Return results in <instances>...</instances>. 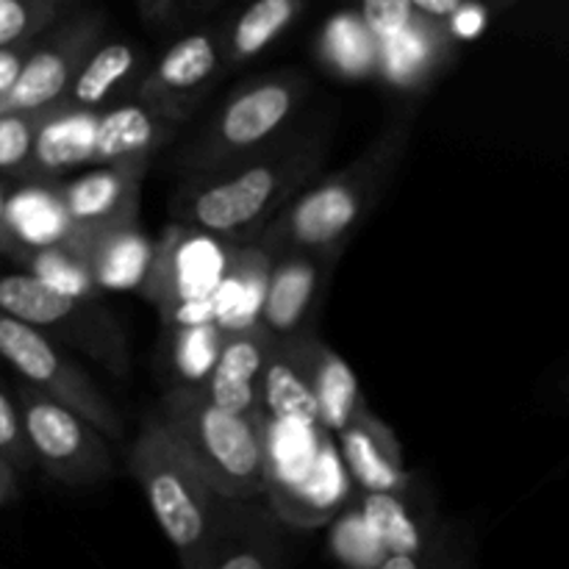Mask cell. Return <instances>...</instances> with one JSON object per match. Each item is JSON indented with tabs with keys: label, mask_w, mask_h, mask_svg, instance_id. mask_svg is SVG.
Instances as JSON below:
<instances>
[{
	"label": "cell",
	"mask_w": 569,
	"mask_h": 569,
	"mask_svg": "<svg viewBox=\"0 0 569 569\" xmlns=\"http://www.w3.org/2000/svg\"><path fill=\"white\" fill-rule=\"evenodd\" d=\"M326 128H292L261 153L209 176L183 178L170 200L176 226L250 244L317 181Z\"/></svg>",
	"instance_id": "cell-1"
},
{
	"label": "cell",
	"mask_w": 569,
	"mask_h": 569,
	"mask_svg": "<svg viewBox=\"0 0 569 569\" xmlns=\"http://www.w3.org/2000/svg\"><path fill=\"white\" fill-rule=\"evenodd\" d=\"M411 131L415 109L395 114L378 139H372L353 161L311 183L250 244L270 253L272 259L283 253L342 256L353 233L378 209L383 192L392 183Z\"/></svg>",
	"instance_id": "cell-2"
},
{
	"label": "cell",
	"mask_w": 569,
	"mask_h": 569,
	"mask_svg": "<svg viewBox=\"0 0 569 569\" xmlns=\"http://www.w3.org/2000/svg\"><path fill=\"white\" fill-rule=\"evenodd\" d=\"M194 461L206 481L228 500H264L270 492L267 415H233L203 389H164L153 411Z\"/></svg>",
	"instance_id": "cell-3"
},
{
	"label": "cell",
	"mask_w": 569,
	"mask_h": 569,
	"mask_svg": "<svg viewBox=\"0 0 569 569\" xmlns=\"http://www.w3.org/2000/svg\"><path fill=\"white\" fill-rule=\"evenodd\" d=\"M128 472L142 489L181 569H203L214 539L222 495L183 453L164 422L144 417L128 450Z\"/></svg>",
	"instance_id": "cell-4"
},
{
	"label": "cell",
	"mask_w": 569,
	"mask_h": 569,
	"mask_svg": "<svg viewBox=\"0 0 569 569\" xmlns=\"http://www.w3.org/2000/svg\"><path fill=\"white\" fill-rule=\"evenodd\" d=\"M309 92L311 81L298 70L244 83L176 150L170 167L183 181L261 153L292 131L295 114Z\"/></svg>",
	"instance_id": "cell-5"
},
{
	"label": "cell",
	"mask_w": 569,
	"mask_h": 569,
	"mask_svg": "<svg viewBox=\"0 0 569 569\" xmlns=\"http://www.w3.org/2000/svg\"><path fill=\"white\" fill-rule=\"evenodd\" d=\"M0 315L89 356L114 378L131 372L126 331L103 303L59 292L26 270H0Z\"/></svg>",
	"instance_id": "cell-6"
},
{
	"label": "cell",
	"mask_w": 569,
	"mask_h": 569,
	"mask_svg": "<svg viewBox=\"0 0 569 569\" xmlns=\"http://www.w3.org/2000/svg\"><path fill=\"white\" fill-rule=\"evenodd\" d=\"M239 242L187 226L164 228L142 298L159 309L161 326H211L217 295L226 283ZM217 326V322H214Z\"/></svg>",
	"instance_id": "cell-7"
},
{
	"label": "cell",
	"mask_w": 569,
	"mask_h": 569,
	"mask_svg": "<svg viewBox=\"0 0 569 569\" xmlns=\"http://www.w3.org/2000/svg\"><path fill=\"white\" fill-rule=\"evenodd\" d=\"M17 409L33 461L67 487H94L117 472L111 439L48 395L17 381Z\"/></svg>",
	"instance_id": "cell-8"
},
{
	"label": "cell",
	"mask_w": 569,
	"mask_h": 569,
	"mask_svg": "<svg viewBox=\"0 0 569 569\" xmlns=\"http://www.w3.org/2000/svg\"><path fill=\"white\" fill-rule=\"evenodd\" d=\"M0 359L22 383L81 415L111 442L126 439V420L120 411L59 342L0 315Z\"/></svg>",
	"instance_id": "cell-9"
},
{
	"label": "cell",
	"mask_w": 569,
	"mask_h": 569,
	"mask_svg": "<svg viewBox=\"0 0 569 569\" xmlns=\"http://www.w3.org/2000/svg\"><path fill=\"white\" fill-rule=\"evenodd\" d=\"M109 14L100 9L76 11L50 28L42 39H37L28 56L17 87L6 94V106L11 111L33 114L59 106L76 83L78 72L89 61V56L106 42Z\"/></svg>",
	"instance_id": "cell-10"
},
{
	"label": "cell",
	"mask_w": 569,
	"mask_h": 569,
	"mask_svg": "<svg viewBox=\"0 0 569 569\" xmlns=\"http://www.w3.org/2000/svg\"><path fill=\"white\" fill-rule=\"evenodd\" d=\"M222 70H228L222 26L183 33L148 67L133 100L183 128L209 98Z\"/></svg>",
	"instance_id": "cell-11"
},
{
	"label": "cell",
	"mask_w": 569,
	"mask_h": 569,
	"mask_svg": "<svg viewBox=\"0 0 569 569\" xmlns=\"http://www.w3.org/2000/svg\"><path fill=\"white\" fill-rule=\"evenodd\" d=\"M61 242L87 264L94 287L106 292H142L156 259V242L139 220L109 226H70Z\"/></svg>",
	"instance_id": "cell-12"
},
{
	"label": "cell",
	"mask_w": 569,
	"mask_h": 569,
	"mask_svg": "<svg viewBox=\"0 0 569 569\" xmlns=\"http://www.w3.org/2000/svg\"><path fill=\"white\" fill-rule=\"evenodd\" d=\"M203 569H287L278 511L264 500L222 498Z\"/></svg>",
	"instance_id": "cell-13"
},
{
	"label": "cell",
	"mask_w": 569,
	"mask_h": 569,
	"mask_svg": "<svg viewBox=\"0 0 569 569\" xmlns=\"http://www.w3.org/2000/svg\"><path fill=\"white\" fill-rule=\"evenodd\" d=\"M339 256L331 253H283L272 261L267 281L261 326L276 339L298 337L309 331L320 295L337 267Z\"/></svg>",
	"instance_id": "cell-14"
},
{
	"label": "cell",
	"mask_w": 569,
	"mask_h": 569,
	"mask_svg": "<svg viewBox=\"0 0 569 569\" xmlns=\"http://www.w3.org/2000/svg\"><path fill=\"white\" fill-rule=\"evenodd\" d=\"M150 164L94 167L67 183H56L61 211L70 226H109L139 220L142 181Z\"/></svg>",
	"instance_id": "cell-15"
},
{
	"label": "cell",
	"mask_w": 569,
	"mask_h": 569,
	"mask_svg": "<svg viewBox=\"0 0 569 569\" xmlns=\"http://www.w3.org/2000/svg\"><path fill=\"white\" fill-rule=\"evenodd\" d=\"M148 50L133 39H106L78 72L61 103L83 114H103L137 98L139 81L148 72Z\"/></svg>",
	"instance_id": "cell-16"
},
{
	"label": "cell",
	"mask_w": 569,
	"mask_h": 569,
	"mask_svg": "<svg viewBox=\"0 0 569 569\" xmlns=\"http://www.w3.org/2000/svg\"><path fill=\"white\" fill-rule=\"evenodd\" d=\"M292 339L300 353V361H303L311 395H315L317 426L322 431L339 433L350 422L370 415L372 409L367 403L365 392H361L353 367L337 350L328 348L315 331H303Z\"/></svg>",
	"instance_id": "cell-17"
},
{
	"label": "cell",
	"mask_w": 569,
	"mask_h": 569,
	"mask_svg": "<svg viewBox=\"0 0 569 569\" xmlns=\"http://www.w3.org/2000/svg\"><path fill=\"white\" fill-rule=\"evenodd\" d=\"M272 345H276V337L264 326L226 333L214 372L209 376L206 387H200L206 398L233 415H264L259 387Z\"/></svg>",
	"instance_id": "cell-18"
},
{
	"label": "cell",
	"mask_w": 569,
	"mask_h": 569,
	"mask_svg": "<svg viewBox=\"0 0 569 569\" xmlns=\"http://www.w3.org/2000/svg\"><path fill=\"white\" fill-rule=\"evenodd\" d=\"M178 133H181V126L159 117L139 100H128V103L98 114L92 139V164H153V156L170 142H176Z\"/></svg>",
	"instance_id": "cell-19"
},
{
	"label": "cell",
	"mask_w": 569,
	"mask_h": 569,
	"mask_svg": "<svg viewBox=\"0 0 569 569\" xmlns=\"http://www.w3.org/2000/svg\"><path fill=\"white\" fill-rule=\"evenodd\" d=\"M337 437L342 461L359 487V495H409L411 478L403 467L398 437L376 411L350 422Z\"/></svg>",
	"instance_id": "cell-20"
},
{
	"label": "cell",
	"mask_w": 569,
	"mask_h": 569,
	"mask_svg": "<svg viewBox=\"0 0 569 569\" xmlns=\"http://www.w3.org/2000/svg\"><path fill=\"white\" fill-rule=\"evenodd\" d=\"M272 261L276 259L256 244H239L214 306V322L222 331L239 333L261 326Z\"/></svg>",
	"instance_id": "cell-21"
},
{
	"label": "cell",
	"mask_w": 569,
	"mask_h": 569,
	"mask_svg": "<svg viewBox=\"0 0 569 569\" xmlns=\"http://www.w3.org/2000/svg\"><path fill=\"white\" fill-rule=\"evenodd\" d=\"M94 126H98V114L72 111L64 103L48 109L42 128H39L37 150H33L26 181H53L67 167L92 161Z\"/></svg>",
	"instance_id": "cell-22"
},
{
	"label": "cell",
	"mask_w": 569,
	"mask_h": 569,
	"mask_svg": "<svg viewBox=\"0 0 569 569\" xmlns=\"http://www.w3.org/2000/svg\"><path fill=\"white\" fill-rule=\"evenodd\" d=\"M259 392L267 420L298 422L306 428L317 426L315 395H311L309 378H306L303 361H300L292 337L276 339L272 345Z\"/></svg>",
	"instance_id": "cell-23"
},
{
	"label": "cell",
	"mask_w": 569,
	"mask_h": 569,
	"mask_svg": "<svg viewBox=\"0 0 569 569\" xmlns=\"http://www.w3.org/2000/svg\"><path fill=\"white\" fill-rule=\"evenodd\" d=\"M226 331L220 326L164 328L159 348V370L167 389L206 387L220 359Z\"/></svg>",
	"instance_id": "cell-24"
},
{
	"label": "cell",
	"mask_w": 569,
	"mask_h": 569,
	"mask_svg": "<svg viewBox=\"0 0 569 569\" xmlns=\"http://www.w3.org/2000/svg\"><path fill=\"white\" fill-rule=\"evenodd\" d=\"M306 6L300 0H259L239 11L231 26H222V53H226V67L248 64L250 59L270 48L283 31L298 22Z\"/></svg>",
	"instance_id": "cell-25"
},
{
	"label": "cell",
	"mask_w": 569,
	"mask_h": 569,
	"mask_svg": "<svg viewBox=\"0 0 569 569\" xmlns=\"http://www.w3.org/2000/svg\"><path fill=\"white\" fill-rule=\"evenodd\" d=\"M359 509L387 556L422 553L437 539L400 495H361Z\"/></svg>",
	"instance_id": "cell-26"
},
{
	"label": "cell",
	"mask_w": 569,
	"mask_h": 569,
	"mask_svg": "<svg viewBox=\"0 0 569 569\" xmlns=\"http://www.w3.org/2000/svg\"><path fill=\"white\" fill-rule=\"evenodd\" d=\"M11 261L20 264L26 272H31V276L42 278L44 283L56 287L59 292L100 303V289L94 287L87 264L64 242L44 244V248H20L11 256Z\"/></svg>",
	"instance_id": "cell-27"
},
{
	"label": "cell",
	"mask_w": 569,
	"mask_h": 569,
	"mask_svg": "<svg viewBox=\"0 0 569 569\" xmlns=\"http://www.w3.org/2000/svg\"><path fill=\"white\" fill-rule=\"evenodd\" d=\"M64 14H70L64 0H0V50L37 42Z\"/></svg>",
	"instance_id": "cell-28"
},
{
	"label": "cell",
	"mask_w": 569,
	"mask_h": 569,
	"mask_svg": "<svg viewBox=\"0 0 569 569\" xmlns=\"http://www.w3.org/2000/svg\"><path fill=\"white\" fill-rule=\"evenodd\" d=\"M361 28H365V22H361L359 11H353V14L337 17L322 33L326 61L345 76H367L370 70H378V42L350 48V39L359 37Z\"/></svg>",
	"instance_id": "cell-29"
},
{
	"label": "cell",
	"mask_w": 569,
	"mask_h": 569,
	"mask_svg": "<svg viewBox=\"0 0 569 569\" xmlns=\"http://www.w3.org/2000/svg\"><path fill=\"white\" fill-rule=\"evenodd\" d=\"M44 114L48 109L33 111V114L11 111V114L0 117V172L28 178Z\"/></svg>",
	"instance_id": "cell-30"
},
{
	"label": "cell",
	"mask_w": 569,
	"mask_h": 569,
	"mask_svg": "<svg viewBox=\"0 0 569 569\" xmlns=\"http://www.w3.org/2000/svg\"><path fill=\"white\" fill-rule=\"evenodd\" d=\"M331 550L348 569H378L387 559L361 509L339 517L331 533Z\"/></svg>",
	"instance_id": "cell-31"
},
{
	"label": "cell",
	"mask_w": 569,
	"mask_h": 569,
	"mask_svg": "<svg viewBox=\"0 0 569 569\" xmlns=\"http://www.w3.org/2000/svg\"><path fill=\"white\" fill-rule=\"evenodd\" d=\"M0 459L9 461L17 472H26L37 465L31 448H28L17 400L9 398L3 387H0Z\"/></svg>",
	"instance_id": "cell-32"
},
{
	"label": "cell",
	"mask_w": 569,
	"mask_h": 569,
	"mask_svg": "<svg viewBox=\"0 0 569 569\" xmlns=\"http://www.w3.org/2000/svg\"><path fill=\"white\" fill-rule=\"evenodd\" d=\"M359 17L376 42H387L415 22L417 9L415 0H376L361 6Z\"/></svg>",
	"instance_id": "cell-33"
},
{
	"label": "cell",
	"mask_w": 569,
	"mask_h": 569,
	"mask_svg": "<svg viewBox=\"0 0 569 569\" xmlns=\"http://www.w3.org/2000/svg\"><path fill=\"white\" fill-rule=\"evenodd\" d=\"M378 569H459V567L448 559V553L442 550V537L437 533V539H433L422 553L387 556L383 565Z\"/></svg>",
	"instance_id": "cell-34"
},
{
	"label": "cell",
	"mask_w": 569,
	"mask_h": 569,
	"mask_svg": "<svg viewBox=\"0 0 569 569\" xmlns=\"http://www.w3.org/2000/svg\"><path fill=\"white\" fill-rule=\"evenodd\" d=\"M33 44H20V48H3L0 50V94H9L17 87L22 76V67H26L28 56H31Z\"/></svg>",
	"instance_id": "cell-35"
},
{
	"label": "cell",
	"mask_w": 569,
	"mask_h": 569,
	"mask_svg": "<svg viewBox=\"0 0 569 569\" xmlns=\"http://www.w3.org/2000/svg\"><path fill=\"white\" fill-rule=\"evenodd\" d=\"M9 192H6V183L0 178V256L9 259L11 248H14V239H11V228H9Z\"/></svg>",
	"instance_id": "cell-36"
},
{
	"label": "cell",
	"mask_w": 569,
	"mask_h": 569,
	"mask_svg": "<svg viewBox=\"0 0 569 569\" xmlns=\"http://www.w3.org/2000/svg\"><path fill=\"white\" fill-rule=\"evenodd\" d=\"M17 476H20V472H17L9 461L0 459V506H6L11 498H17V489H20L17 487Z\"/></svg>",
	"instance_id": "cell-37"
},
{
	"label": "cell",
	"mask_w": 569,
	"mask_h": 569,
	"mask_svg": "<svg viewBox=\"0 0 569 569\" xmlns=\"http://www.w3.org/2000/svg\"><path fill=\"white\" fill-rule=\"evenodd\" d=\"M3 114H9V106H6V98L0 94V117H3Z\"/></svg>",
	"instance_id": "cell-38"
},
{
	"label": "cell",
	"mask_w": 569,
	"mask_h": 569,
	"mask_svg": "<svg viewBox=\"0 0 569 569\" xmlns=\"http://www.w3.org/2000/svg\"><path fill=\"white\" fill-rule=\"evenodd\" d=\"M567 389H569V376H567Z\"/></svg>",
	"instance_id": "cell-39"
},
{
	"label": "cell",
	"mask_w": 569,
	"mask_h": 569,
	"mask_svg": "<svg viewBox=\"0 0 569 569\" xmlns=\"http://www.w3.org/2000/svg\"><path fill=\"white\" fill-rule=\"evenodd\" d=\"M0 569H3V567H0Z\"/></svg>",
	"instance_id": "cell-40"
}]
</instances>
